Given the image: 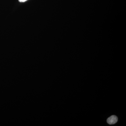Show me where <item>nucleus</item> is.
Here are the masks:
<instances>
[{
    "label": "nucleus",
    "mask_w": 126,
    "mask_h": 126,
    "mask_svg": "<svg viewBox=\"0 0 126 126\" xmlns=\"http://www.w3.org/2000/svg\"><path fill=\"white\" fill-rule=\"evenodd\" d=\"M27 0H19V1L20 2H24L27 1Z\"/></svg>",
    "instance_id": "nucleus-2"
},
{
    "label": "nucleus",
    "mask_w": 126,
    "mask_h": 126,
    "mask_svg": "<svg viewBox=\"0 0 126 126\" xmlns=\"http://www.w3.org/2000/svg\"><path fill=\"white\" fill-rule=\"evenodd\" d=\"M118 121V118L116 116L112 115L108 118L107 122L109 124H113L116 123Z\"/></svg>",
    "instance_id": "nucleus-1"
}]
</instances>
